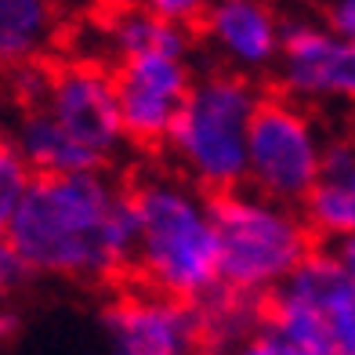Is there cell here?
I'll list each match as a JSON object with an SVG mask.
<instances>
[{
  "instance_id": "22",
  "label": "cell",
  "mask_w": 355,
  "mask_h": 355,
  "mask_svg": "<svg viewBox=\"0 0 355 355\" xmlns=\"http://www.w3.org/2000/svg\"><path fill=\"white\" fill-rule=\"evenodd\" d=\"M196 355H214V352H207V348H203V352H196Z\"/></svg>"
},
{
  "instance_id": "11",
  "label": "cell",
  "mask_w": 355,
  "mask_h": 355,
  "mask_svg": "<svg viewBox=\"0 0 355 355\" xmlns=\"http://www.w3.org/2000/svg\"><path fill=\"white\" fill-rule=\"evenodd\" d=\"M203 47L225 73L261 76L276 73L286 37V19L272 0H214L196 22Z\"/></svg>"
},
{
  "instance_id": "1",
  "label": "cell",
  "mask_w": 355,
  "mask_h": 355,
  "mask_svg": "<svg viewBox=\"0 0 355 355\" xmlns=\"http://www.w3.org/2000/svg\"><path fill=\"white\" fill-rule=\"evenodd\" d=\"M4 239L37 276L116 279L135 261L131 185L109 171L37 174Z\"/></svg>"
},
{
  "instance_id": "3",
  "label": "cell",
  "mask_w": 355,
  "mask_h": 355,
  "mask_svg": "<svg viewBox=\"0 0 355 355\" xmlns=\"http://www.w3.org/2000/svg\"><path fill=\"white\" fill-rule=\"evenodd\" d=\"M11 141L33 174L105 171L127 145L112 69L91 58L55 66L40 98L15 123Z\"/></svg>"
},
{
  "instance_id": "20",
  "label": "cell",
  "mask_w": 355,
  "mask_h": 355,
  "mask_svg": "<svg viewBox=\"0 0 355 355\" xmlns=\"http://www.w3.org/2000/svg\"><path fill=\"white\" fill-rule=\"evenodd\" d=\"M337 265H341L348 276H355V236H348V239H341V243H334L330 250H327Z\"/></svg>"
},
{
  "instance_id": "17",
  "label": "cell",
  "mask_w": 355,
  "mask_h": 355,
  "mask_svg": "<svg viewBox=\"0 0 355 355\" xmlns=\"http://www.w3.org/2000/svg\"><path fill=\"white\" fill-rule=\"evenodd\" d=\"M232 355H327V352L290 345V341H283L279 334H272L268 327H257L250 337H243V341L232 348Z\"/></svg>"
},
{
  "instance_id": "6",
  "label": "cell",
  "mask_w": 355,
  "mask_h": 355,
  "mask_svg": "<svg viewBox=\"0 0 355 355\" xmlns=\"http://www.w3.org/2000/svg\"><path fill=\"white\" fill-rule=\"evenodd\" d=\"M330 135L315 112L283 94H265L247 141V189L283 207H301L312 192Z\"/></svg>"
},
{
  "instance_id": "16",
  "label": "cell",
  "mask_w": 355,
  "mask_h": 355,
  "mask_svg": "<svg viewBox=\"0 0 355 355\" xmlns=\"http://www.w3.org/2000/svg\"><path fill=\"white\" fill-rule=\"evenodd\" d=\"M120 4L141 8V11L156 15V19L174 22V26H196L214 0H120Z\"/></svg>"
},
{
  "instance_id": "9",
  "label": "cell",
  "mask_w": 355,
  "mask_h": 355,
  "mask_svg": "<svg viewBox=\"0 0 355 355\" xmlns=\"http://www.w3.org/2000/svg\"><path fill=\"white\" fill-rule=\"evenodd\" d=\"M196 80L200 73L192 51H149L112 66L127 141L145 145V149L167 145Z\"/></svg>"
},
{
  "instance_id": "8",
  "label": "cell",
  "mask_w": 355,
  "mask_h": 355,
  "mask_svg": "<svg viewBox=\"0 0 355 355\" xmlns=\"http://www.w3.org/2000/svg\"><path fill=\"white\" fill-rule=\"evenodd\" d=\"M279 94L304 109L330 105L355 112V40L312 15L286 19L283 55L276 66Z\"/></svg>"
},
{
  "instance_id": "5",
  "label": "cell",
  "mask_w": 355,
  "mask_h": 355,
  "mask_svg": "<svg viewBox=\"0 0 355 355\" xmlns=\"http://www.w3.org/2000/svg\"><path fill=\"white\" fill-rule=\"evenodd\" d=\"M261 98L265 94L247 76L225 69L200 73L167 138L171 167L211 196L243 189L250 123Z\"/></svg>"
},
{
  "instance_id": "2",
  "label": "cell",
  "mask_w": 355,
  "mask_h": 355,
  "mask_svg": "<svg viewBox=\"0 0 355 355\" xmlns=\"http://www.w3.org/2000/svg\"><path fill=\"white\" fill-rule=\"evenodd\" d=\"M135 261L145 290L207 304L221 294L214 196L174 167L141 171L131 185Z\"/></svg>"
},
{
  "instance_id": "14",
  "label": "cell",
  "mask_w": 355,
  "mask_h": 355,
  "mask_svg": "<svg viewBox=\"0 0 355 355\" xmlns=\"http://www.w3.org/2000/svg\"><path fill=\"white\" fill-rule=\"evenodd\" d=\"M102 47V58H109L112 66H120L127 58L149 55V51H192V33L189 26H174L167 19L131 8V4H116L102 26L94 29Z\"/></svg>"
},
{
  "instance_id": "18",
  "label": "cell",
  "mask_w": 355,
  "mask_h": 355,
  "mask_svg": "<svg viewBox=\"0 0 355 355\" xmlns=\"http://www.w3.org/2000/svg\"><path fill=\"white\" fill-rule=\"evenodd\" d=\"M322 22L355 40V0H322Z\"/></svg>"
},
{
  "instance_id": "19",
  "label": "cell",
  "mask_w": 355,
  "mask_h": 355,
  "mask_svg": "<svg viewBox=\"0 0 355 355\" xmlns=\"http://www.w3.org/2000/svg\"><path fill=\"white\" fill-rule=\"evenodd\" d=\"M26 276H29V272L22 268V261H19V257H15V250L8 247V239L0 236V301H4Z\"/></svg>"
},
{
  "instance_id": "4",
  "label": "cell",
  "mask_w": 355,
  "mask_h": 355,
  "mask_svg": "<svg viewBox=\"0 0 355 355\" xmlns=\"http://www.w3.org/2000/svg\"><path fill=\"white\" fill-rule=\"evenodd\" d=\"M214 221L225 294L265 304L315 254L301 207L265 200L247 185L214 196Z\"/></svg>"
},
{
  "instance_id": "12",
  "label": "cell",
  "mask_w": 355,
  "mask_h": 355,
  "mask_svg": "<svg viewBox=\"0 0 355 355\" xmlns=\"http://www.w3.org/2000/svg\"><path fill=\"white\" fill-rule=\"evenodd\" d=\"M315 239L341 243L355 236V135H330L312 192L301 203Z\"/></svg>"
},
{
  "instance_id": "21",
  "label": "cell",
  "mask_w": 355,
  "mask_h": 355,
  "mask_svg": "<svg viewBox=\"0 0 355 355\" xmlns=\"http://www.w3.org/2000/svg\"><path fill=\"white\" fill-rule=\"evenodd\" d=\"M15 327H19V319H15L11 312H0V348L15 337Z\"/></svg>"
},
{
  "instance_id": "15",
  "label": "cell",
  "mask_w": 355,
  "mask_h": 355,
  "mask_svg": "<svg viewBox=\"0 0 355 355\" xmlns=\"http://www.w3.org/2000/svg\"><path fill=\"white\" fill-rule=\"evenodd\" d=\"M37 174L19 153V145L11 138H0V236H8L19 207L26 203L29 189H33Z\"/></svg>"
},
{
  "instance_id": "13",
  "label": "cell",
  "mask_w": 355,
  "mask_h": 355,
  "mask_svg": "<svg viewBox=\"0 0 355 355\" xmlns=\"http://www.w3.org/2000/svg\"><path fill=\"white\" fill-rule=\"evenodd\" d=\"M62 37L58 0H0V66L26 69L55 51Z\"/></svg>"
},
{
  "instance_id": "10",
  "label": "cell",
  "mask_w": 355,
  "mask_h": 355,
  "mask_svg": "<svg viewBox=\"0 0 355 355\" xmlns=\"http://www.w3.org/2000/svg\"><path fill=\"white\" fill-rule=\"evenodd\" d=\"M105 355H196L207 341L203 304L156 290L120 294L102 315Z\"/></svg>"
},
{
  "instance_id": "7",
  "label": "cell",
  "mask_w": 355,
  "mask_h": 355,
  "mask_svg": "<svg viewBox=\"0 0 355 355\" xmlns=\"http://www.w3.org/2000/svg\"><path fill=\"white\" fill-rule=\"evenodd\" d=\"M261 327L301 348L355 355V276L330 254H312L265 301Z\"/></svg>"
}]
</instances>
